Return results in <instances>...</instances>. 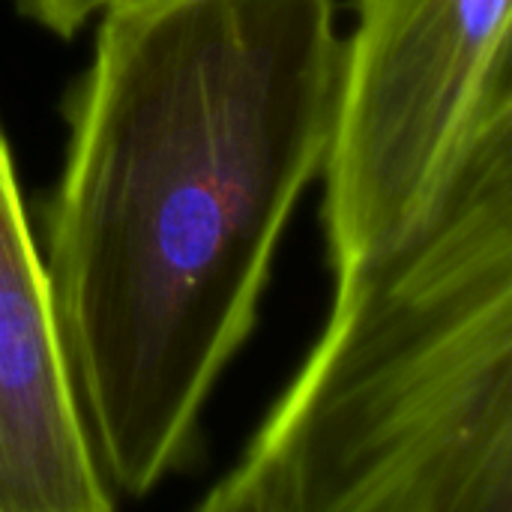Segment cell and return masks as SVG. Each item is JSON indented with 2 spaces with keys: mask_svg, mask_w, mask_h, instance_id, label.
I'll return each mask as SVG.
<instances>
[{
  "mask_svg": "<svg viewBox=\"0 0 512 512\" xmlns=\"http://www.w3.org/2000/svg\"><path fill=\"white\" fill-rule=\"evenodd\" d=\"M336 0H114L69 102L45 270L114 495L180 471L333 132Z\"/></svg>",
  "mask_w": 512,
  "mask_h": 512,
  "instance_id": "1",
  "label": "cell"
},
{
  "mask_svg": "<svg viewBox=\"0 0 512 512\" xmlns=\"http://www.w3.org/2000/svg\"><path fill=\"white\" fill-rule=\"evenodd\" d=\"M207 512H512V174L333 282Z\"/></svg>",
  "mask_w": 512,
  "mask_h": 512,
  "instance_id": "2",
  "label": "cell"
},
{
  "mask_svg": "<svg viewBox=\"0 0 512 512\" xmlns=\"http://www.w3.org/2000/svg\"><path fill=\"white\" fill-rule=\"evenodd\" d=\"M512 0H357L324 177L333 282L512 174Z\"/></svg>",
  "mask_w": 512,
  "mask_h": 512,
  "instance_id": "3",
  "label": "cell"
},
{
  "mask_svg": "<svg viewBox=\"0 0 512 512\" xmlns=\"http://www.w3.org/2000/svg\"><path fill=\"white\" fill-rule=\"evenodd\" d=\"M114 504L0 123V512H108Z\"/></svg>",
  "mask_w": 512,
  "mask_h": 512,
  "instance_id": "4",
  "label": "cell"
},
{
  "mask_svg": "<svg viewBox=\"0 0 512 512\" xmlns=\"http://www.w3.org/2000/svg\"><path fill=\"white\" fill-rule=\"evenodd\" d=\"M18 6L36 24H42L45 30H51L63 39H69L78 27L87 24L78 0H18Z\"/></svg>",
  "mask_w": 512,
  "mask_h": 512,
  "instance_id": "5",
  "label": "cell"
}]
</instances>
